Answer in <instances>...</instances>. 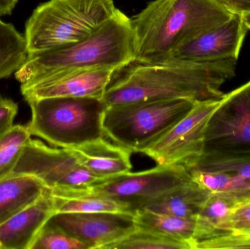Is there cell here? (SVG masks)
Returning a JSON list of instances; mask_svg holds the SVG:
<instances>
[{
    "mask_svg": "<svg viewBox=\"0 0 250 249\" xmlns=\"http://www.w3.org/2000/svg\"><path fill=\"white\" fill-rule=\"evenodd\" d=\"M248 28L239 15L198 35L173 51L163 62H212L238 59ZM162 63V62H161Z\"/></svg>",
    "mask_w": 250,
    "mask_h": 249,
    "instance_id": "obj_12",
    "label": "cell"
},
{
    "mask_svg": "<svg viewBox=\"0 0 250 249\" xmlns=\"http://www.w3.org/2000/svg\"><path fill=\"white\" fill-rule=\"evenodd\" d=\"M211 194L208 190L192 179L144 209L157 213L194 219L198 216Z\"/></svg>",
    "mask_w": 250,
    "mask_h": 249,
    "instance_id": "obj_17",
    "label": "cell"
},
{
    "mask_svg": "<svg viewBox=\"0 0 250 249\" xmlns=\"http://www.w3.org/2000/svg\"><path fill=\"white\" fill-rule=\"evenodd\" d=\"M31 249H89L80 240L49 222L35 238Z\"/></svg>",
    "mask_w": 250,
    "mask_h": 249,
    "instance_id": "obj_26",
    "label": "cell"
},
{
    "mask_svg": "<svg viewBox=\"0 0 250 249\" xmlns=\"http://www.w3.org/2000/svg\"><path fill=\"white\" fill-rule=\"evenodd\" d=\"M242 17L245 26H247L248 29H250V13L243 15Z\"/></svg>",
    "mask_w": 250,
    "mask_h": 249,
    "instance_id": "obj_32",
    "label": "cell"
},
{
    "mask_svg": "<svg viewBox=\"0 0 250 249\" xmlns=\"http://www.w3.org/2000/svg\"><path fill=\"white\" fill-rule=\"evenodd\" d=\"M186 168L231 172L250 182V150H206Z\"/></svg>",
    "mask_w": 250,
    "mask_h": 249,
    "instance_id": "obj_21",
    "label": "cell"
},
{
    "mask_svg": "<svg viewBox=\"0 0 250 249\" xmlns=\"http://www.w3.org/2000/svg\"><path fill=\"white\" fill-rule=\"evenodd\" d=\"M13 173L38 178L46 188H83L101 181L83 168L68 149L50 147L41 140H29Z\"/></svg>",
    "mask_w": 250,
    "mask_h": 249,
    "instance_id": "obj_9",
    "label": "cell"
},
{
    "mask_svg": "<svg viewBox=\"0 0 250 249\" xmlns=\"http://www.w3.org/2000/svg\"><path fill=\"white\" fill-rule=\"evenodd\" d=\"M19 0H0V16H9L13 13Z\"/></svg>",
    "mask_w": 250,
    "mask_h": 249,
    "instance_id": "obj_31",
    "label": "cell"
},
{
    "mask_svg": "<svg viewBox=\"0 0 250 249\" xmlns=\"http://www.w3.org/2000/svg\"><path fill=\"white\" fill-rule=\"evenodd\" d=\"M182 165H160L147 171L128 172L98 181L83 188L67 190L79 194L104 196L127 206L134 214L152 202L192 180Z\"/></svg>",
    "mask_w": 250,
    "mask_h": 249,
    "instance_id": "obj_7",
    "label": "cell"
},
{
    "mask_svg": "<svg viewBox=\"0 0 250 249\" xmlns=\"http://www.w3.org/2000/svg\"><path fill=\"white\" fill-rule=\"evenodd\" d=\"M225 234L250 235V202L237 206L230 216L218 227L213 237Z\"/></svg>",
    "mask_w": 250,
    "mask_h": 249,
    "instance_id": "obj_27",
    "label": "cell"
},
{
    "mask_svg": "<svg viewBox=\"0 0 250 249\" xmlns=\"http://www.w3.org/2000/svg\"><path fill=\"white\" fill-rule=\"evenodd\" d=\"M195 249H250V235H219L198 241Z\"/></svg>",
    "mask_w": 250,
    "mask_h": 249,
    "instance_id": "obj_28",
    "label": "cell"
},
{
    "mask_svg": "<svg viewBox=\"0 0 250 249\" xmlns=\"http://www.w3.org/2000/svg\"><path fill=\"white\" fill-rule=\"evenodd\" d=\"M132 63L108 86L107 106L136 101L185 99L194 102L220 99V88L236 76L237 59L212 62Z\"/></svg>",
    "mask_w": 250,
    "mask_h": 249,
    "instance_id": "obj_1",
    "label": "cell"
},
{
    "mask_svg": "<svg viewBox=\"0 0 250 249\" xmlns=\"http://www.w3.org/2000/svg\"><path fill=\"white\" fill-rule=\"evenodd\" d=\"M232 14L243 15L250 13V0H213Z\"/></svg>",
    "mask_w": 250,
    "mask_h": 249,
    "instance_id": "obj_30",
    "label": "cell"
},
{
    "mask_svg": "<svg viewBox=\"0 0 250 249\" xmlns=\"http://www.w3.org/2000/svg\"><path fill=\"white\" fill-rule=\"evenodd\" d=\"M192 180L211 193L221 194L242 205L250 202V182L236 174L188 170Z\"/></svg>",
    "mask_w": 250,
    "mask_h": 249,
    "instance_id": "obj_20",
    "label": "cell"
},
{
    "mask_svg": "<svg viewBox=\"0 0 250 249\" xmlns=\"http://www.w3.org/2000/svg\"><path fill=\"white\" fill-rule=\"evenodd\" d=\"M48 222L84 243L89 249H105L135 229L133 215L126 213H56Z\"/></svg>",
    "mask_w": 250,
    "mask_h": 249,
    "instance_id": "obj_13",
    "label": "cell"
},
{
    "mask_svg": "<svg viewBox=\"0 0 250 249\" xmlns=\"http://www.w3.org/2000/svg\"><path fill=\"white\" fill-rule=\"evenodd\" d=\"M239 206L240 205L232 199L221 194L211 193L195 218L196 230L195 245L198 241L208 239L214 236L218 227L230 216Z\"/></svg>",
    "mask_w": 250,
    "mask_h": 249,
    "instance_id": "obj_23",
    "label": "cell"
},
{
    "mask_svg": "<svg viewBox=\"0 0 250 249\" xmlns=\"http://www.w3.org/2000/svg\"><path fill=\"white\" fill-rule=\"evenodd\" d=\"M3 96H2V95H1V93H0V100H1V99H3Z\"/></svg>",
    "mask_w": 250,
    "mask_h": 249,
    "instance_id": "obj_33",
    "label": "cell"
},
{
    "mask_svg": "<svg viewBox=\"0 0 250 249\" xmlns=\"http://www.w3.org/2000/svg\"><path fill=\"white\" fill-rule=\"evenodd\" d=\"M32 136L27 124H17L0 137V180L13 173L25 146Z\"/></svg>",
    "mask_w": 250,
    "mask_h": 249,
    "instance_id": "obj_25",
    "label": "cell"
},
{
    "mask_svg": "<svg viewBox=\"0 0 250 249\" xmlns=\"http://www.w3.org/2000/svg\"><path fill=\"white\" fill-rule=\"evenodd\" d=\"M49 190V189H48ZM56 213H114L132 214L127 206L104 196L79 194L67 189L49 190Z\"/></svg>",
    "mask_w": 250,
    "mask_h": 249,
    "instance_id": "obj_18",
    "label": "cell"
},
{
    "mask_svg": "<svg viewBox=\"0 0 250 249\" xmlns=\"http://www.w3.org/2000/svg\"><path fill=\"white\" fill-rule=\"evenodd\" d=\"M105 249H192L189 243L136 228L126 236L110 244Z\"/></svg>",
    "mask_w": 250,
    "mask_h": 249,
    "instance_id": "obj_24",
    "label": "cell"
},
{
    "mask_svg": "<svg viewBox=\"0 0 250 249\" xmlns=\"http://www.w3.org/2000/svg\"><path fill=\"white\" fill-rule=\"evenodd\" d=\"M114 0H49L39 4L25 23L29 54L71 45L112 17Z\"/></svg>",
    "mask_w": 250,
    "mask_h": 249,
    "instance_id": "obj_4",
    "label": "cell"
},
{
    "mask_svg": "<svg viewBox=\"0 0 250 249\" xmlns=\"http://www.w3.org/2000/svg\"><path fill=\"white\" fill-rule=\"evenodd\" d=\"M135 61L131 18L117 10L102 26L71 45L29 54L14 74L21 84L60 72L92 67L122 70Z\"/></svg>",
    "mask_w": 250,
    "mask_h": 249,
    "instance_id": "obj_3",
    "label": "cell"
},
{
    "mask_svg": "<svg viewBox=\"0 0 250 249\" xmlns=\"http://www.w3.org/2000/svg\"><path fill=\"white\" fill-rule=\"evenodd\" d=\"M28 56L25 35L11 23L0 19V80L15 74L25 64Z\"/></svg>",
    "mask_w": 250,
    "mask_h": 249,
    "instance_id": "obj_22",
    "label": "cell"
},
{
    "mask_svg": "<svg viewBox=\"0 0 250 249\" xmlns=\"http://www.w3.org/2000/svg\"><path fill=\"white\" fill-rule=\"evenodd\" d=\"M113 67H92L60 72L21 84L26 102L59 96L103 99L116 73Z\"/></svg>",
    "mask_w": 250,
    "mask_h": 249,
    "instance_id": "obj_11",
    "label": "cell"
},
{
    "mask_svg": "<svg viewBox=\"0 0 250 249\" xmlns=\"http://www.w3.org/2000/svg\"><path fill=\"white\" fill-rule=\"evenodd\" d=\"M136 228L149 230L195 247L196 220L166 213H157L146 209L136 211L133 214Z\"/></svg>",
    "mask_w": 250,
    "mask_h": 249,
    "instance_id": "obj_19",
    "label": "cell"
},
{
    "mask_svg": "<svg viewBox=\"0 0 250 249\" xmlns=\"http://www.w3.org/2000/svg\"><path fill=\"white\" fill-rule=\"evenodd\" d=\"M195 103L171 99L107 106L103 121L105 136L132 152L141 153L182 119Z\"/></svg>",
    "mask_w": 250,
    "mask_h": 249,
    "instance_id": "obj_6",
    "label": "cell"
},
{
    "mask_svg": "<svg viewBox=\"0 0 250 249\" xmlns=\"http://www.w3.org/2000/svg\"><path fill=\"white\" fill-rule=\"evenodd\" d=\"M46 187L38 178L11 173L0 180V225L42 195Z\"/></svg>",
    "mask_w": 250,
    "mask_h": 249,
    "instance_id": "obj_16",
    "label": "cell"
},
{
    "mask_svg": "<svg viewBox=\"0 0 250 249\" xmlns=\"http://www.w3.org/2000/svg\"><path fill=\"white\" fill-rule=\"evenodd\" d=\"M54 214L52 196L47 188L36 202L0 225V249H31Z\"/></svg>",
    "mask_w": 250,
    "mask_h": 249,
    "instance_id": "obj_14",
    "label": "cell"
},
{
    "mask_svg": "<svg viewBox=\"0 0 250 249\" xmlns=\"http://www.w3.org/2000/svg\"><path fill=\"white\" fill-rule=\"evenodd\" d=\"M68 149L83 168L101 181L130 172L132 168V152L104 138Z\"/></svg>",
    "mask_w": 250,
    "mask_h": 249,
    "instance_id": "obj_15",
    "label": "cell"
},
{
    "mask_svg": "<svg viewBox=\"0 0 250 249\" xmlns=\"http://www.w3.org/2000/svg\"><path fill=\"white\" fill-rule=\"evenodd\" d=\"M233 14L213 0H154L131 19L136 63H161Z\"/></svg>",
    "mask_w": 250,
    "mask_h": 249,
    "instance_id": "obj_2",
    "label": "cell"
},
{
    "mask_svg": "<svg viewBox=\"0 0 250 249\" xmlns=\"http://www.w3.org/2000/svg\"><path fill=\"white\" fill-rule=\"evenodd\" d=\"M206 150H250V80L225 95L208 123Z\"/></svg>",
    "mask_w": 250,
    "mask_h": 249,
    "instance_id": "obj_10",
    "label": "cell"
},
{
    "mask_svg": "<svg viewBox=\"0 0 250 249\" xmlns=\"http://www.w3.org/2000/svg\"><path fill=\"white\" fill-rule=\"evenodd\" d=\"M18 109V104L12 99L3 98L0 100V137L13 127Z\"/></svg>",
    "mask_w": 250,
    "mask_h": 249,
    "instance_id": "obj_29",
    "label": "cell"
},
{
    "mask_svg": "<svg viewBox=\"0 0 250 249\" xmlns=\"http://www.w3.org/2000/svg\"><path fill=\"white\" fill-rule=\"evenodd\" d=\"M27 103L31 134L51 146L72 149L105 137L103 121L107 105L103 99L59 96Z\"/></svg>",
    "mask_w": 250,
    "mask_h": 249,
    "instance_id": "obj_5",
    "label": "cell"
},
{
    "mask_svg": "<svg viewBox=\"0 0 250 249\" xmlns=\"http://www.w3.org/2000/svg\"><path fill=\"white\" fill-rule=\"evenodd\" d=\"M223 97L195 102L182 119L141 153L149 156L157 165L188 168L205 151L208 123L223 102Z\"/></svg>",
    "mask_w": 250,
    "mask_h": 249,
    "instance_id": "obj_8",
    "label": "cell"
}]
</instances>
